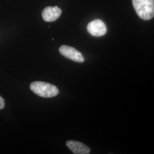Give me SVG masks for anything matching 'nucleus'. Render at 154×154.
<instances>
[{
  "label": "nucleus",
  "instance_id": "nucleus-1",
  "mask_svg": "<svg viewBox=\"0 0 154 154\" xmlns=\"http://www.w3.org/2000/svg\"><path fill=\"white\" fill-rule=\"evenodd\" d=\"M138 16L143 20H149L154 16V0H132Z\"/></svg>",
  "mask_w": 154,
  "mask_h": 154
},
{
  "label": "nucleus",
  "instance_id": "nucleus-2",
  "mask_svg": "<svg viewBox=\"0 0 154 154\" xmlns=\"http://www.w3.org/2000/svg\"><path fill=\"white\" fill-rule=\"evenodd\" d=\"M30 88L34 93L43 98H52L59 93V90L55 86L44 82H33L30 84Z\"/></svg>",
  "mask_w": 154,
  "mask_h": 154
},
{
  "label": "nucleus",
  "instance_id": "nucleus-3",
  "mask_svg": "<svg viewBox=\"0 0 154 154\" xmlns=\"http://www.w3.org/2000/svg\"><path fill=\"white\" fill-rule=\"evenodd\" d=\"M59 50L62 55L72 61L79 63H83L85 61L82 53L72 47L62 45L60 48Z\"/></svg>",
  "mask_w": 154,
  "mask_h": 154
},
{
  "label": "nucleus",
  "instance_id": "nucleus-4",
  "mask_svg": "<svg viewBox=\"0 0 154 154\" xmlns=\"http://www.w3.org/2000/svg\"><path fill=\"white\" fill-rule=\"evenodd\" d=\"M88 33L94 37H101L107 33V27L100 20H95L88 23L87 26Z\"/></svg>",
  "mask_w": 154,
  "mask_h": 154
},
{
  "label": "nucleus",
  "instance_id": "nucleus-5",
  "mask_svg": "<svg viewBox=\"0 0 154 154\" xmlns=\"http://www.w3.org/2000/svg\"><path fill=\"white\" fill-rule=\"evenodd\" d=\"M62 11L57 6H48L45 8L42 13L43 19L46 22H53L61 16Z\"/></svg>",
  "mask_w": 154,
  "mask_h": 154
},
{
  "label": "nucleus",
  "instance_id": "nucleus-6",
  "mask_svg": "<svg viewBox=\"0 0 154 154\" xmlns=\"http://www.w3.org/2000/svg\"><path fill=\"white\" fill-rule=\"evenodd\" d=\"M67 147L70 149L73 154H88L90 149L83 143L75 140H68L66 143Z\"/></svg>",
  "mask_w": 154,
  "mask_h": 154
},
{
  "label": "nucleus",
  "instance_id": "nucleus-7",
  "mask_svg": "<svg viewBox=\"0 0 154 154\" xmlns=\"http://www.w3.org/2000/svg\"><path fill=\"white\" fill-rule=\"evenodd\" d=\"M5 107V100L2 97L0 96V110H2Z\"/></svg>",
  "mask_w": 154,
  "mask_h": 154
}]
</instances>
